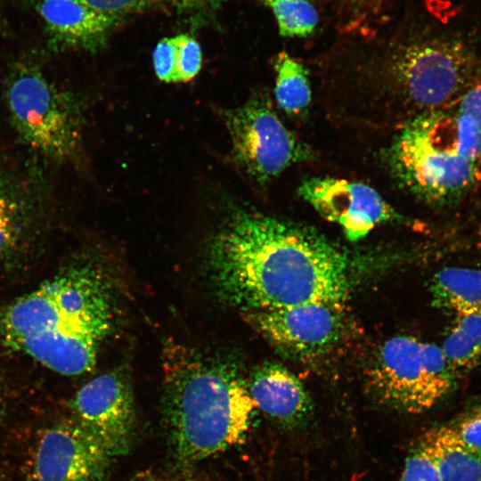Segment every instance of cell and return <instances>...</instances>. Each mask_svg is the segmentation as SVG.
Wrapping results in <instances>:
<instances>
[{
	"instance_id": "6da1fadb",
	"label": "cell",
	"mask_w": 481,
	"mask_h": 481,
	"mask_svg": "<svg viewBox=\"0 0 481 481\" xmlns=\"http://www.w3.org/2000/svg\"><path fill=\"white\" fill-rule=\"evenodd\" d=\"M214 285L244 312L312 303L342 306L349 290L346 256L306 227L236 210L208 249Z\"/></svg>"
},
{
	"instance_id": "7a4b0ae2",
	"label": "cell",
	"mask_w": 481,
	"mask_h": 481,
	"mask_svg": "<svg viewBox=\"0 0 481 481\" xmlns=\"http://www.w3.org/2000/svg\"><path fill=\"white\" fill-rule=\"evenodd\" d=\"M113 319L106 281L94 270L72 269L8 305L0 336L45 367L75 376L92 370Z\"/></svg>"
},
{
	"instance_id": "3957f363",
	"label": "cell",
	"mask_w": 481,
	"mask_h": 481,
	"mask_svg": "<svg viewBox=\"0 0 481 481\" xmlns=\"http://www.w3.org/2000/svg\"><path fill=\"white\" fill-rule=\"evenodd\" d=\"M472 74L473 61L463 45L426 39L402 45L328 88L345 117L401 129L463 94Z\"/></svg>"
},
{
	"instance_id": "277c9868",
	"label": "cell",
	"mask_w": 481,
	"mask_h": 481,
	"mask_svg": "<svg viewBox=\"0 0 481 481\" xmlns=\"http://www.w3.org/2000/svg\"><path fill=\"white\" fill-rule=\"evenodd\" d=\"M163 371V419L178 464L193 465L241 441L256 405L235 367L171 344Z\"/></svg>"
},
{
	"instance_id": "5b68a950",
	"label": "cell",
	"mask_w": 481,
	"mask_h": 481,
	"mask_svg": "<svg viewBox=\"0 0 481 481\" xmlns=\"http://www.w3.org/2000/svg\"><path fill=\"white\" fill-rule=\"evenodd\" d=\"M389 154L408 189L429 202L448 203L480 175L481 130L457 110H434L401 128Z\"/></svg>"
},
{
	"instance_id": "8992f818",
	"label": "cell",
	"mask_w": 481,
	"mask_h": 481,
	"mask_svg": "<svg viewBox=\"0 0 481 481\" xmlns=\"http://www.w3.org/2000/svg\"><path fill=\"white\" fill-rule=\"evenodd\" d=\"M367 376L380 401L412 413L432 407L458 380V372L441 347L406 335L393 337L379 346Z\"/></svg>"
},
{
	"instance_id": "52a82bcc",
	"label": "cell",
	"mask_w": 481,
	"mask_h": 481,
	"mask_svg": "<svg viewBox=\"0 0 481 481\" xmlns=\"http://www.w3.org/2000/svg\"><path fill=\"white\" fill-rule=\"evenodd\" d=\"M6 99L14 126L31 147L59 160L76 152L80 140L77 103L40 70L16 69L8 80Z\"/></svg>"
},
{
	"instance_id": "ba28073f",
	"label": "cell",
	"mask_w": 481,
	"mask_h": 481,
	"mask_svg": "<svg viewBox=\"0 0 481 481\" xmlns=\"http://www.w3.org/2000/svg\"><path fill=\"white\" fill-rule=\"evenodd\" d=\"M236 163L253 180L265 183L311 152L289 130L270 99L256 94L242 105L222 111Z\"/></svg>"
},
{
	"instance_id": "9c48e42d",
	"label": "cell",
	"mask_w": 481,
	"mask_h": 481,
	"mask_svg": "<svg viewBox=\"0 0 481 481\" xmlns=\"http://www.w3.org/2000/svg\"><path fill=\"white\" fill-rule=\"evenodd\" d=\"M71 408L77 421L111 456L126 454L135 435V408L128 379L121 371L99 375L75 395Z\"/></svg>"
},
{
	"instance_id": "30bf717a",
	"label": "cell",
	"mask_w": 481,
	"mask_h": 481,
	"mask_svg": "<svg viewBox=\"0 0 481 481\" xmlns=\"http://www.w3.org/2000/svg\"><path fill=\"white\" fill-rule=\"evenodd\" d=\"M340 308L312 303L243 314L278 350L296 358H310L327 352L340 338Z\"/></svg>"
},
{
	"instance_id": "8fae6325",
	"label": "cell",
	"mask_w": 481,
	"mask_h": 481,
	"mask_svg": "<svg viewBox=\"0 0 481 481\" xmlns=\"http://www.w3.org/2000/svg\"><path fill=\"white\" fill-rule=\"evenodd\" d=\"M111 456L77 420L53 425L40 436L29 481H101Z\"/></svg>"
},
{
	"instance_id": "7c38bea8",
	"label": "cell",
	"mask_w": 481,
	"mask_h": 481,
	"mask_svg": "<svg viewBox=\"0 0 481 481\" xmlns=\"http://www.w3.org/2000/svg\"><path fill=\"white\" fill-rule=\"evenodd\" d=\"M298 193L321 216L340 226L350 240L363 238L396 216L373 188L359 182L313 177L300 184Z\"/></svg>"
},
{
	"instance_id": "4fadbf2b",
	"label": "cell",
	"mask_w": 481,
	"mask_h": 481,
	"mask_svg": "<svg viewBox=\"0 0 481 481\" xmlns=\"http://www.w3.org/2000/svg\"><path fill=\"white\" fill-rule=\"evenodd\" d=\"M247 385L256 408L282 426L302 424L312 411L311 399L302 382L281 364L257 367Z\"/></svg>"
},
{
	"instance_id": "5bb4252c",
	"label": "cell",
	"mask_w": 481,
	"mask_h": 481,
	"mask_svg": "<svg viewBox=\"0 0 481 481\" xmlns=\"http://www.w3.org/2000/svg\"><path fill=\"white\" fill-rule=\"evenodd\" d=\"M37 10L51 37L60 46L94 47L113 23L79 0H37Z\"/></svg>"
},
{
	"instance_id": "9a60e30c",
	"label": "cell",
	"mask_w": 481,
	"mask_h": 481,
	"mask_svg": "<svg viewBox=\"0 0 481 481\" xmlns=\"http://www.w3.org/2000/svg\"><path fill=\"white\" fill-rule=\"evenodd\" d=\"M434 307L456 316L481 314V271L450 266L440 269L429 283Z\"/></svg>"
},
{
	"instance_id": "2e32d148",
	"label": "cell",
	"mask_w": 481,
	"mask_h": 481,
	"mask_svg": "<svg viewBox=\"0 0 481 481\" xmlns=\"http://www.w3.org/2000/svg\"><path fill=\"white\" fill-rule=\"evenodd\" d=\"M422 438L431 449L442 481H481V450L461 441L452 426L428 431Z\"/></svg>"
},
{
	"instance_id": "e0dca14e",
	"label": "cell",
	"mask_w": 481,
	"mask_h": 481,
	"mask_svg": "<svg viewBox=\"0 0 481 481\" xmlns=\"http://www.w3.org/2000/svg\"><path fill=\"white\" fill-rule=\"evenodd\" d=\"M441 349L458 373L481 367V314L456 316Z\"/></svg>"
},
{
	"instance_id": "ac0fdd59",
	"label": "cell",
	"mask_w": 481,
	"mask_h": 481,
	"mask_svg": "<svg viewBox=\"0 0 481 481\" xmlns=\"http://www.w3.org/2000/svg\"><path fill=\"white\" fill-rule=\"evenodd\" d=\"M274 96L279 107L289 115H299L310 105L311 86L306 68L287 53L274 62Z\"/></svg>"
},
{
	"instance_id": "d6986e66",
	"label": "cell",
	"mask_w": 481,
	"mask_h": 481,
	"mask_svg": "<svg viewBox=\"0 0 481 481\" xmlns=\"http://www.w3.org/2000/svg\"><path fill=\"white\" fill-rule=\"evenodd\" d=\"M284 37H306L318 23L315 8L306 0H279L269 4Z\"/></svg>"
},
{
	"instance_id": "ffe728a7",
	"label": "cell",
	"mask_w": 481,
	"mask_h": 481,
	"mask_svg": "<svg viewBox=\"0 0 481 481\" xmlns=\"http://www.w3.org/2000/svg\"><path fill=\"white\" fill-rule=\"evenodd\" d=\"M175 82H189L201 68L202 53L199 43L191 36L174 37Z\"/></svg>"
},
{
	"instance_id": "44dd1931",
	"label": "cell",
	"mask_w": 481,
	"mask_h": 481,
	"mask_svg": "<svg viewBox=\"0 0 481 481\" xmlns=\"http://www.w3.org/2000/svg\"><path fill=\"white\" fill-rule=\"evenodd\" d=\"M399 481H442L431 449L422 437L407 458Z\"/></svg>"
},
{
	"instance_id": "7402d4cb",
	"label": "cell",
	"mask_w": 481,
	"mask_h": 481,
	"mask_svg": "<svg viewBox=\"0 0 481 481\" xmlns=\"http://www.w3.org/2000/svg\"><path fill=\"white\" fill-rule=\"evenodd\" d=\"M153 67L158 78L167 83H175V40L165 37L153 52Z\"/></svg>"
},
{
	"instance_id": "603a6c76",
	"label": "cell",
	"mask_w": 481,
	"mask_h": 481,
	"mask_svg": "<svg viewBox=\"0 0 481 481\" xmlns=\"http://www.w3.org/2000/svg\"><path fill=\"white\" fill-rule=\"evenodd\" d=\"M92 10L110 17L142 7L150 0H79Z\"/></svg>"
},
{
	"instance_id": "cb8c5ba5",
	"label": "cell",
	"mask_w": 481,
	"mask_h": 481,
	"mask_svg": "<svg viewBox=\"0 0 481 481\" xmlns=\"http://www.w3.org/2000/svg\"><path fill=\"white\" fill-rule=\"evenodd\" d=\"M456 110L474 121L481 130V80L465 91Z\"/></svg>"
},
{
	"instance_id": "d4e9b609",
	"label": "cell",
	"mask_w": 481,
	"mask_h": 481,
	"mask_svg": "<svg viewBox=\"0 0 481 481\" xmlns=\"http://www.w3.org/2000/svg\"><path fill=\"white\" fill-rule=\"evenodd\" d=\"M14 232L12 213L7 201L0 198V253L10 244Z\"/></svg>"
},
{
	"instance_id": "484cf974",
	"label": "cell",
	"mask_w": 481,
	"mask_h": 481,
	"mask_svg": "<svg viewBox=\"0 0 481 481\" xmlns=\"http://www.w3.org/2000/svg\"><path fill=\"white\" fill-rule=\"evenodd\" d=\"M151 1H162L169 3L176 7H189L194 4L204 2L205 0H151Z\"/></svg>"
},
{
	"instance_id": "4316f807",
	"label": "cell",
	"mask_w": 481,
	"mask_h": 481,
	"mask_svg": "<svg viewBox=\"0 0 481 481\" xmlns=\"http://www.w3.org/2000/svg\"><path fill=\"white\" fill-rule=\"evenodd\" d=\"M127 481H158V479L151 472H143L134 476Z\"/></svg>"
},
{
	"instance_id": "83f0119b",
	"label": "cell",
	"mask_w": 481,
	"mask_h": 481,
	"mask_svg": "<svg viewBox=\"0 0 481 481\" xmlns=\"http://www.w3.org/2000/svg\"><path fill=\"white\" fill-rule=\"evenodd\" d=\"M264 1H265V3H267V4H270V3H272V2L279 1V0H264Z\"/></svg>"
}]
</instances>
